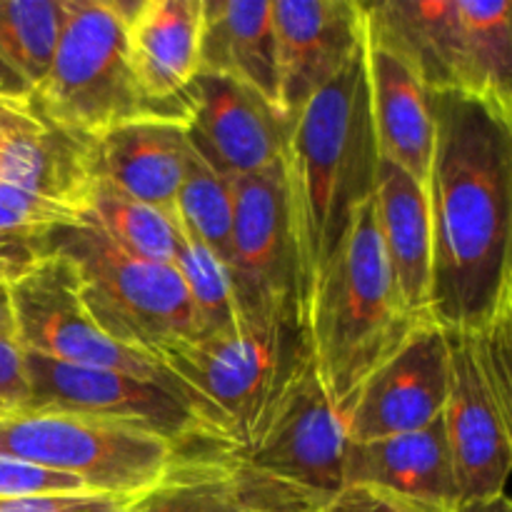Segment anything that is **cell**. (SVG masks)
<instances>
[{
	"instance_id": "1",
	"label": "cell",
	"mask_w": 512,
	"mask_h": 512,
	"mask_svg": "<svg viewBox=\"0 0 512 512\" xmlns=\"http://www.w3.org/2000/svg\"><path fill=\"white\" fill-rule=\"evenodd\" d=\"M433 115L430 318L478 333L498 315L512 268V115L453 90L433 93Z\"/></svg>"
},
{
	"instance_id": "2",
	"label": "cell",
	"mask_w": 512,
	"mask_h": 512,
	"mask_svg": "<svg viewBox=\"0 0 512 512\" xmlns=\"http://www.w3.org/2000/svg\"><path fill=\"white\" fill-rule=\"evenodd\" d=\"M283 165L303 328L325 273L378 185L365 43L295 115Z\"/></svg>"
},
{
	"instance_id": "3",
	"label": "cell",
	"mask_w": 512,
	"mask_h": 512,
	"mask_svg": "<svg viewBox=\"0 0 512 512\" xmlns=\"http://www.w3.org/2000/svg\"><path fill=\"white\" fill-rule=\"evenodd\" d=\"M420 320L425 318H415L400 303L375 208L368 203L325 273L303 325L315 370L343 413Z\"/></svg>"
},
{
	"instance_id": "4",
	"label": "cell",
	"mask_w": 512,
	"mask_h": 512,
	"mask_svg": "<svg viewBox=\"0 0 512 512\" xmlns=\"http://www.w3.org/2000/svg\"><path fill=\"white\" fill-rule=\"evenodd\" d=\"M295 325H240L215 338H178L153 355L225 453L250 445L265 410L305 353Z\"/></svg>"
},
{
	"instance_id": "5",
	"label": "cell",
	"mask_w": 512,
	"mask_h": 512,
	"mask_svg": "<svg viewBox=\"0 0 512 512\" xmlns=\"http://www.w3.org/2000/svg\"><path fill=\"white\" fill-rule=\"evenodd\" d=\"M133 3L68 0L53 60L30 108L55 128L93 140L115 125L153 113L135 83L125 23Z\"/></svg>"
},
{
	"instance_id": "6",
	"label": "cell",
	"mask_w": 512,
	"mask_h": 512,
	"mask_svg": "<svg viewBox=\"0 0 512 512\" xmlns=\"http://www.w3.org/2000/svg\"><path fill=\"white\" fill-rule=\"evenodd\" d=\"M0 455L70 475L88 490L135 498L183 455L165 435L75 413L0 415Z\"/></svg>"
},
{
	"instance_id": "7",
	"label": "cell",
	"mask_w": 512,
	"mask_h": 512,
	"mask_svg": "<svg viewBox=\"0 0 512 512\" xmlns=\"http://www.w3.org/2000/svg\"><path fill=\"white\" fill-rule=\"evenodd\" d=\"M50 243L75 268L85 308L115 343L153 358L193 335L178 268L133 258L88 223L53 230Z\"/></svg>"
},
{
	"instance_id": "8",
	"label": "cell",
	"mask_w": 512,
	"mask_h": 512,
	"mask_svg": "<svg viewBox=\"0 0 512 512\" xmlns=\"http://www.w3.org/2000/svg\"><path fill=\"white\" fill-rule=\"evenodd\" d=\"M345 448V413L328 395L305 348L265 410L250 445L235 458L263 483L328 505L343 490Z\"/></svg>"
},
{
	"instance_id": "9",
	"label": "cell",
	"mask_w": 512,
	"mask_h": 512,
	"mask_svg": "<svg viewBox=\"0 0 512 512\" xmlns=\"http://www.w3.org/2000/svg\"><path fill=\"white\" fill-rule=\"evenodd\" d=\"M25 365L30 390L25 410L30 413L90 415L153 430L180 448L200 443L223 450L173 383L58 363L35 353H25Z\"/></svg>"
},
{
	"instance_id": "10",
	"label": "cell",
	"mask_w": 512,
	"mask_h": 512,
	"mask_svg": "<svg viewBox=\"0 0 512 512\" xmlns=\"http://www.w3.org/2000/svg\"><path fill=\"white\" fill-rule=\"evenodd\" d=\"M228 273L240 325L300 328L283 160L263 173L235 180L233 255Z\"/></svg>"
},
{
	"instance_id": "11",
	"label": "cell",
	"mask_w": 512,
	"mask_h": 512,
	"mask_svg": "<svg viewBox=\"0 0 512 512\" xmlns=\"http://www.w3.org/2000/svg\"><path fill=\"white\" fill-rule=\"evenodd\" d=\"M15 340L25 353L83 368L118 370L145 380L170 383L150 355L115 343L100 330L80 295V278L60 253L10 288Z\"/></svg>"
},
{
	"instance_id": "12",
	"label": "cell",
	"mask_w": 512,
	"mask_h": 512,
	"mask_svg": "<svg viewBox=\"0 0 512 512\" xmlns=\"http://www.w3.org/2000/svg\"><path fill=\"white\" fill-rule=\"evenodd\" d=\"M178 113L195 153L225 178H248L285 160L293 120L250 85L198 73Z\"/></svg>"
},
{
	"instance_id": "13",
	"label": "cell",
	"mask_w": 512,
	"mask_h": 512,
	"mask_svg": "<svg viewBox=\"0 0 512 512\" xmlns=\"http://www.w3.org/2000/svg\"><path fill=\"white\" fill-rule=\"evenodd\" d=\"M448 388L450 333L425 318L355 393L345 410L348 443L428 428L443 418Z\"/></svg>"
},
{
	"instance_id": "14",
	"label": "cell",
	"mask_w": 512,
	"mask_h": 512,
	"mask_svg": "<svg viewBox=\"0 0 512 512\" xmlns=\"http://www.w3.org/2000/svg\"><path fill=\"white\" fill-rule=\"evenodd\" d=\"M460 505L508 493L512 455L475 333H450V388L443 410Z\"/></svg>"
},
{
	"instance_id": "15",
	"label": "cell",
	"mask_w": 512,
	"mask_h": 512,
	"mask_svg": "<svg viewBox=\"0 0 512 512\" xmlns=\"http://www.w3.org/2000/svg\"><path fill=\"white\" fill-rule=\"evenodd\" d=\"M278 105L290 120L365 43L358 0H273Z\"/></svg>"
},
{
	"instance_id": "16",
	"label": "cell",
	"mask_w": 512,
	"mask_h": 512,
	"mask_svg": "<svg viewBox=\"0 0 512 512\" xmlns=\"http://www.w3.org/2000/svg\"><path fill=\"white\" fill-rule=\"evenodd\" d=\"M190 153L178 110H153L90 140V173L128 198L175 213Z\"/></svg>"
},
{
	"instance_id": "17",
	"label": "cell",
	"mask_w": 512,
	"mask_h": 512,
	"mask_svg": "<svg viewBox=\"0 0 512 512\" xmlns=\"http://www.w3.org/2000/svg\"><path fill=\"white\" fill-rule=\"evenodd\" d=\"M0 183L83 213L93 185L90 140L45 123L30 103L0 98Z\"/></svg>"
},
{
	"instance_id": "18",
	"label": "cell",
	"mask_w": 512,
	"mask_h": 512,
	"mask_svg": "<svg viewBox=\"0 0 512 512\" xmlns=\"http://www.w3.org/2000/svg\"><path fill=\"white\" fill-rule=\"evenodd\" d=\"M325 508L273 488L240 465L233 453H183L168 473L120 512H280Z\"/></svg>"
},
{
	"instance_id": "19",
	"label": "cell",
	"mask_w": 512,
	"mask_h": 512,
	"mask_svg": "<svg viewBox=\"0 0 512 512\" xmlns=\"http://www.w3.org/2000/svg\"><path fill=\"white\" fill-rule=\"evenodd\" d=\"M125 35L143 98L158 110H178V100L200 73L203 0L133 3Z\"/></svg>"
},
{
	"instance_id": "20",
	"label": "cell",
	"mask_w": 512,
	"mask_h": 512,
	"mask_svg": "<svg viewBox=\"0 0 512 512\" xmlns=\"http://www.w3.org/2000/svg\"><path fill=\"white\" fill-rule=\"evenodd\" d=\"M368 488L435 508H460L443 418L415 433L348 443L343 490Z\"/></svg>"
},
{
	"instance_id": "21",
	"label": "cell",
	"mask_w": 512,
	"mask_h": 512,
	"mask_svg": "<svg viewBox=\"0 0 512 512\" xmlns=\"http://www.w3.org/2000/svg\"><path fill=\"white\" fill-rule=\"evenodd\" d=\"M365 63L380 160L398 165L425 185L435 145L433 93L408 60L370 38L368 25Z\"/></svg>"
},
{
	"instance_id": "22",
	"label": "cell",
	"mask_w": 512,
	"mask_h": 512,
	"mask_svg": "<svg viewBox=\"0 0 512 512\" xmlns=\"http://www.w3.org/2000/svg\"><path fill=\"white\" fill-rule=\"evenodd\" d=\"M373 208L400 303L415 318H430L433 228L428 190L403 168L380 160Z\"/></svg>"
},
{
	"instance_id": "23",
	"label": "cell",
	"mask_w": 512,
	"mask_h": 512,
	"mask_svg": "<svg viewBox=\"0 0 512 512\" xmlns=\"http://www.w3.org/2000/svg\"><path fill=\"white\" fill-rule=\"evenodd\" d=\"M368 35L408 60L430 93L458 90V0L363 3Z\"/></svg>"
},
{
	"instance_id": "24",
	"label": "cell",
	"mask_w": 512,
	"mask_h": 512,
	"mask_svg": "<svg viewBox=\"0 0 512 512\" xmlns=\"http://www.w3.org/2000/svg\"><path fill=\"white\" fill-rule=\"evenodd\" d=\"M200 73L238 80L278 105L273 0H203Z\"/></svg>"
},
{
	"instance_id": "25",
	"label": "cell",
	"mask_w": 512,
	"mask_h": 512,
	"mask_svg": "<svg viewBox=\"0 0 512 512\" xmlns=\"http://www.w3.org/2000/svg\"><path fill=\"white\" fill-rule=\"evenodd\" d=\"M68 0H0V98L30 103L53 60Z\"/></svg>"
},
{
	"instance_id": "26",
	"label": "cell",
	"mask_w": 512,
	"mask_h": 512,
	"mask_svg": "<svg viewBox=\"0 0 512 512\" xmlns=\"http://www.w3.org/2000/svg\"><path fill=\"white\" fill-rule=\"evenodd\" d=\"M458 90L512 115V0H458Z\"/></svg>"
},
{
	"instance_id": "27",
	"label": "cell",
	"mask_w": 512,
	"mask_h": 512,
	"mask_svg": "<svg viewBox=\"0 0 512 512\" xmlns=\"http://www.w3.org/2000/svg\"><path fill=\"white\" fill-rule=\"evenodd\" d=\"M83 215L85 223L100 230L123 253L175 268L180 238H183L175 213H165L153 205L128 198L103 180L93 178V185L83 200Z\"/></svg>"
},
{
	"instance_id": "28",
	"label": "cell",
	"mask_w": 512,
	"mask_h": 512,
	"mask_svg": "<svg viewBox=\"0 0 512 512\" xmlns=\"http://www.w3.org/2000/svg\"><path fill=\"white\" fill-rule=\"evenodd\" d=\"M180 230H183V238H180L175 268L188 295L193 335L215 338V335L233 333L240 328V320L228 265L213 250L205 248L198 238H193L183 228V223H180Z\"/></svg>"
},
{
	"instance_id": "29",
	"label": "cell",
	"mask_w": 512,
	"mask_h": 512,
	"mask_svg": "<svg viewBox=\"0 0 512 512\" xmlns=\"http://www.w3.org/2000/svg\"><path fill=\"white\" fill-rule=\"evenodd\" d=\"M175 215L193 238H198L225 265H230L235 223V180L225 178L218 170L210 168L195 150L190 153L188 168H185Z\"/></svg>"
},
{
	"instance_id": "30",
	"label": "cell",
	"mask_w": 512,
	"mask_h": 512,
	"mask_svg": "<svg viewBox=\"0 0 512 512\" xmlns=\"http://www.w3.org/2000/svg\"><path fill=\"white\" fill-rule=\"evenodd\" d=\"M85 225L80 210L30 190L0 183V233H53Z\"/></svg>"
},
{
	"instance_id": "31",
	"label": "cell",
	"mask_w": 512,
	"mask_h": 512,
	"mask_svg": "<svg viewBox=\"0 0 512 512\" xmlns=\"http://www.w3.org/2000/svg\"><path fill=\"white\" fill-rule=\"evenodd\" d=\"M475 343L512 455V335L503 315L498 313L483 330H478Z\"/></svg>"
},
{
	"instance_id": "32",
	"label": "cell",
	"mask_w": 512,
	"mask_h": 512,
	"mask_svg": "<svg viewBox=\"0 0 512 512\" xmlns=\"http://www.w3.org/2000/svg\"><path fill=\"white\" fill-rule=\"evenodd\" d=\"M55 493H93V490H88L70 475L53 473V470L38 468L25 460L0 455V500Z\"/></svg>"
},
{
	"instance_id": "33",
	"label": "cell",
	"mask_w": 512,
	"mask_h": 512,
	"mask_svg": "<svg viewBox=\"0 0 512 512\" xmlns=\"http://www.w3.org/2000/svg\"><path fill=\"white\" fill-rule=\"evenodd\" d=\"M50 255V233H0V288H13Z\"/></svg>"
},
{
	"instance_id": "34",
	"label": "cell",
	"mask_w": 512,
	"mask_h": 512,
	"mask_svg": "<svg viewBox=\"0 0 512 512\" xmlns=\"http://www.w3.org/2000/svg\"><path fill=\"white\" fill-rule=\"evenodd\" d=\"M133 498L103 493H55L0 500V512H120Z\"/></svg>"
},
{
	"instance_id": "35",
	"label": "cell",
	"mask_w": 512,
	"mask_h": 512,
	"mask_svg": "<svg viewBox=\"0 0 512 512\" xmlns=\"http://www.w3.org/2000/svg\"><path fill=\"white\" fill-rule=\"evenodd\" d=\"M28 365L25 350L8 335H0V410L18 413L28 405Z\"/></svg>"
},
{
	"instance_id": "36",
	"label": "cell",
	"mask_w": 512,
	"mask_h": 512,
	"mask_svg": "<svg viewBox=\"0 0 512 512\" xmlns=\"http://www.w3.org/2000/svg\"><path fill=\"white\" fill-rule=\"evenodd\" d=\"M323 512H458L435 505L418 503V500L398 498V495L380 493L368 488H345L325 505Z\"/></svg>"
},
{
	"instance_id": "37",
	"label": "cell",
	"mask_w": 512,
	"mask_h": 512,
	"mask_svg": "<svg viewBox=\"0 0 512 512\" xmlns=\"http://www.w3.org/2000/svg\"><path fill=\"white\" fill-rule=\"evenodd\" d=\"M458 512H512V495L503 493L495 495V498L473 500V503L460 505Z\"/></svg>"
},
{
	"instance_id": "38",
	"label": "cell",
	"mask_w": 512,
	"mask_h": 512,
	"mask_svg": "<svg viewBox=\"0 0 512 512\" xmlns=\"http://www.w3.org/2000/svg\"><path fill=\"white\" fill-rule=\"evenodd\" d=\"M0 335L15 338L13 305H10V288H0Z\"/></svg>"
},
{
	"instance_id": "39",
	"label": "cell",
	"mask_w": 512,
	"mask_h": 512,
	"mask_svg": "<svg viewBox=\"0 0 512 512\" xmlns=\"http://www.w3.org/2000/svg\"><path fill=\"white\" fill-rule=\"evenodd\" d=\"M500 315H503L505 325H508L510 335H512V268H510V275H508V283H505V293H503V303H500Z\"/></svg>"
},
{
	"instance_id": "40",
	"label": "cell",
	"mask_w": 512,
	"mask_h": 512,
	"mask_svg": "<svg viewBox=\"0 0 512 512\" xmlns=\"http://www.w3.org/2000/svg\"><path fill=\"white\" fill-rule=\"evenodd\" d=\"M5 413V410H0V415H3Z\"/></svg>"
}]
</instances>
